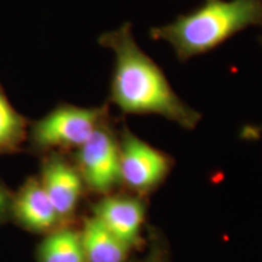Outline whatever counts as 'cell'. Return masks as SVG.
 <instances>
[{"label": "cell", "instance_id": "8", "mask_svg": "<svg viewBox=\"0 0 262 262\" xmlns=\"http://www.w3.org/2000/svg\"><path fill=\"white\" fill-rule=\"evenodd\" d=\"M15 214L22 225L33 231H48L56 224L58 215L41 182L31 180L15 202Z\"/></svg>", "mask_w": 262, "mask_h": 262}, {"label": "cell", "instance_id": "4", "mask_svg": "<svg viewBox=\"0 0 262 262\" xmlns=\"http://www.w3.org/2000/svg\"><path fill=\"white\" fill-rule=\"evenodd\" d=\"M79 165L85 182L106 193L122 182L119 143L106 127L98 126L79 147Z\"/></svg>", "mask_w": 262, "mask_h": 262}, {"label": "cell", "instance_id": "9", "mask_svg": "<svg viewBox=\"0 0 262 262\" xmlns=\"http://www.w3.org/2000/svg\"><path fill=\"white\" fill-rule=\"evenodd\" d=\"M80 235L86 262H125L130 247L114 235L96 216L85 222Z\"/></svg>", "mask_w": 262, "mask_h": 262}, {"label": "cell", "instance_id": "1", "mask_svg": "<svg viewBox=\"0 0 262 262\" xmlns=\"http://www.w3.org/2000/svg\"><path fill=\"white\" fill-rule=\"evenodd\" d=\"M116 56L112 100L125 113L158 114L186 129L198 124L199 114L180 98L152 58L141 50L130 24L101 39Z\"/></svg>", "mask_w": 262, "mask_h": 262}, {"label": "cell", "instance_id": "10", "mask_svg": "<svg viewBox=\"0 0 262 262\" xmlns=\"http://www.w3.org/2000/svg\"><path fill=\"white\" fill-rule=\"evenodd\" d=\"M40 262H86L81 235L72 229H60L42 241Z\"/></svg>", "mask_w": 262, "mask_h": 262}, {"label": "cell", "instance_id": "5", "mask_svg": "<svg viewBox=\"0 0 262 262\" xmlns=\"http://www.w3.org/2000/svg\"><path fill=\"white\" fill-rule=\"evenodd\" d=\"M119 155L122 181L136 191H148L156 187L169 171V157L129 130L123 134Z\"/></svg>", "mask_w": 262, "mask_h": 262}, {"label": "cell", "instance_id": "11", "mask_svg": "<svg viewBox=\"0 0 262 262\" xmlns=\"http://www.w3.org/2000/svg\"><path fill=\"white\" fill-rule=\"evenodd\" d=\"M21 119L0 93V147L9 146L18 139Z\"/></svg>", "mask_w": 262, "mask_h": 262}, {"label": "cell", "instance_id": "7", "mask_svg": "<svg viewBox=\"0 0 262 262\" xmlns=\"http://www.w3.org/2000/svg\"><path fill=\"white\" fill-rule=\"evenodd\" d=\"M40 182L58 217H66L74 211L83 183L79 173L71 165L61 159L50 160L45 165Z\"/></svg>", "mask_w": 262, "mask_h": 262}, {"label": "cell", "instance_id": "12", "mask_svg": "<svg viewBox=\"0 0 262 262\" xmlns=\"http://www.w3.org/2000/svg\"><path fill=\"white\" fill-rule=\"evenodd\" d=\"M6 203H8V201H6L5 193L2 191V188H0V215H2L3 211L5 210Z\"/></svg>", "mask_w": 262, "mask_h": 262}, {"label": "cell", "instance_id": "2", "mask_svg": "<svg viewBox=\"0 0 262 262\" xmlns=\"http://www.w3.org/2000/svg\"><path fill=\"white\" fill-rule=\"evenodd\" d=\"M261 21L260 0H205L194 11L153 28L150 37L168 42L180 60H189Z\"/></svg>", "mask_w": 262, "mask_h": 262}, {"label": "cell", "instance_id": "3", "mask_svg": "<svg viewBox=\"0 0 262 262\" xmlns=\"http://www.w3.org/2000/svg\"><path fill=\"white\" fill-rule=\"evenodd\" d=\"M102 111L62 106L39 120L34 141L40 147H80L100 126Z\"/></svg>", "mask_w": 262, "mask_h": 262}, {"label": "cell", "instance_id": "6", "mask_svg": "<svg viewBox=\"0 0 262 262\" xmlns=\"http://www.w3.org/2000/svg\"><path fill=\"white\" fill-rule=\"evenodd\" d=\"M95 216L127 247L131 248L140 241L145 209L139 199L108 196L96 205Z\"/></svg>", "mask_w": 262, "mask_h": 262}]
</instances>
